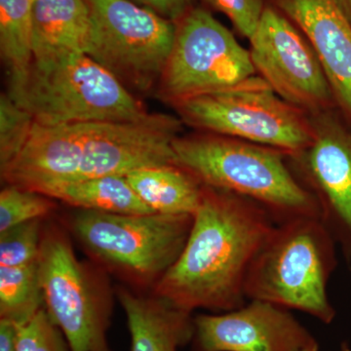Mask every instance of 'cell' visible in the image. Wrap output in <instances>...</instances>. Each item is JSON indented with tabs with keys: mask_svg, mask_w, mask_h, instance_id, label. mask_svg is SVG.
I'll return each mask as SVG.
<instances>
[{
	"mask_svg": "<svg viewBox=\"0 0 351 351\" xmlns=\"http://www.w3.org/2000/svg\"><path fill=\"white\" fill-rule=\"evenodd\" d=\"M276 225L255 201L203 186L181 255L152 294L191 313L196 309L226 313L243 306L247 274Z\"/></svg>",
	"mask_w": 351,
	"mask_h": 351,
	"instance_id": "6da1fadb",
	"label": "cell"
},
{
	"mask_svg": "<svg viewBox=\"0 0 351 351\" xmlns=\"http://www.w3.org/2000/svg\"><path fill=\"white\" fill-rule=\"evenodd\" d=\"M176 163L202 186L262 205L276 223L320 217L317 201L289 169L285 152L225 136L178 137Z\"/></svg>",
	"mask_w": 351,
	"mask_h": 351,
	"instance_id": "7a4b0ae2",
	"label": "cell"
},
{
	"mask_svg": "<svg viewBox=\"0 0 351 351\" xmlns=\"http://www.w3.org/2000/svg\"><path fill=\"white\" fill-rule=\"evenodd\" d=\"M6 93L39 125L136 121L149 114L119 80L84 53L34 58L24 73L9 77Z\"/></svg>",
	"mask_w": 351,
	"mask_h": 351,
	"instance_id": "3957f363",
	"label": "cell"
},
{
	"mask_svg": "<svg viewBox=\"0 0 351 351\" xmlns=\"http://www.w3.org/2000/svg\"><path fill=\"white\" fill-rule=\"evenodd\" d=\"M337 247L320 217L276 223L247 274V300L295 309L331 324L337 313L328 283L338 265Z\"/></svg>",
	"mask_w": 351,
	"mask_h": 351,
	"instance_id": "277c9868",
	"label": "cell"
},
{
	"mask_svg": "<svg viewBox=\"0 0 351 351\" xmlns=\"http://www.w3.org/2000/svg\"><path fill=\"white\" fill-rule=\"evenodd\" d=\"M193 221L189 215L78 209L69 228L97 262L129 283L152 289L181 255Z\"/></svg>",
	"mask_w": 351,
	"mask_h": 351,
	"instance_id": "5b68a950",
	"label": "cell"
},
{
	"mask_svg": "<svg viewBox=\"0 0 351 351\" xmlns=\"http://www.w3.org/2000/svg\"><path fill=\"white\" fill-rule=\"evenodd\" d=\"M182 121L215 135L272 147L298 156L313 140V126L262 77L177 101Z\"/></svg>",
	"mask_w": 351,
	"mask_h": 351,
	"instance_id": "8992f818",
	"label": "cell"
},
{
	"mask_svg": "<svg viewBox=\"0 0 351 351\" xmlns=\"http://www.w3.org/2000/svg\"><path fill=\"white\" fill-rule=\"evenodd\" d=\"M38 269L44 304L71 351H112V299L105 277L76 257L69 235L43 226Z\"/></svg>",
	"mask_w": 351,
	"mask_h": 351,
	"instance_id": "52a82bcc",
	"label": "cell"
},
{
	"mask_svg": "<svg viewBox=\"0 0 351 351\" xmlns=\"http://www.w3.org/2000/svg\"><path fill=\"white\" fill-rule=\"evenodd\" d=\"M92 36L86 55L131 92H149L174 45L177 25L129 0H87Z\"/></svg>",
	"mask_w": 351,
	"mask_h": 351,
	"instance_id": "ba28073f",
	"label": "cell"
},
{
	"mask_svg": "<svg viewBox=\"0 0 351 351\" xmlns=\"http://www.w3.org/2000/svg\"><path fill=\"white\" fill-rule=\"evenodd\" d=\"M174 45L158 83V93L177 101L226 89L257 73L250 50L209 11L195 6L176 23Z\"/></svg>",
	"mask_w": 351,
	"mask_h": 351,
	"instance_id": "9c48e42d",
	"label": "cell"
},
{
	"mask_svg": "<svg viewBox=\"0 0 351 351\" xmlns=\"http://www.w3.org/2000/svg\"><path fill=\"white\" fill-rule=\"evenodd\" d=\"M250 43L256 71L282 100L311 112L326 107L332 96L326 73L292 21L267 3Z\"/></svg>",
	"mask_w": 351,
	"mask_h": 351,
	"instance_id": "30bf717a",
	"label": "cell"
},
{
	"mask_svg": "<svg viewBox=\"0 0 351 351\" xmlns=\"http://www.w3.org/2000/svg\"><path fill=\"white\" fill-rule=\"evenodd\" d=\"M180 128L179 119L162 113H149L136 121L91 122L73 182L177 165L173 143Z\"/></svg>",
	"mask_w": 351,
	"mask_h": 351,
	"instance_id": "8fae6325",
	"label": "cell"
},
{
	"mask_svg": "<svg viewBox=\"0 0 351 351\" xmlns=\"http://www.w3.org/2000/svg\"><path fill=\"white\" fill-rule=\"evenodd\" d=\"M316 345L289 309L250 300L234 311L196 315L191 351H304Z\"/></svg>",
	"mask_w": 351,
	"mask_h": 351,
	"instance_id": "7c38bea8",
	"label": "cell"
},
{
	"mask_svg": "<svg viewBox=\"0 0 351 351\" xmlns=\"http://www.w3.org/2000/svg\"><path fill=\"white\" fill-rule=\"evenodd\" d=\"M313 130L311 144L295 157H302L320 218L351 265V135L332 121Z\"/></svg>",
	"mask_w": 351,
	"mask_h": 351,
	"instance_id": "4fadbf2b",
	"label": "cell"
},
{
	"mask_svg": "<svg viewBox=\"0 0 351 351\" xmlns=\"http://www.w3.org/2000/svg\"><path fill=\"white\" fill-rule=\"evenodd\" d=\"M306 36L351 119V23L338 0H267Z\"/></svg>",
	"mask_w": 351,
	"mask_h": 351,
	"instance_id": "5bb4252c",
	"label": "cell"
},
{
	"mask_svg": "<svg viewBox=\"0 0 351 351\" xmlns=\"http://www.w3.org/2000/svg\"><path fill=\"white\" fill-rule=\"evenodd\" d=\"M117 295L127 318L130 351H178L191 343L195 335L193 313L152 293L145 295L119 287Z\"/></svg>",
	"mask_w": 351,
	"mask_h": 351,
	"instance_id": "9a60e30c",
	"label": "cell"
},
{
	"mask_svg": "<svg viewBox=\"0 0 351 351\" xmlns=\"http://www.w3.org/2000/svg\"><path fill=\"white\" fill-rule=\"evenodd\" d=\"M34 58L86 54L92 36L87 0H34Z\"/></svg>",
	"mask_w": 351,
	"mask_h": 351,
	"instance_id": "2e32d148",
	"label": "cell"
},
{
	"mask_svg": "<svg viewBox=\"0 0 351 351\" xmlns=\"http://www.w3.org/2000/svg\"><path fill=\"white\" fill-rule=\"evenodd\" d=\"M125 177L154 213L193 216L199 206L202 184L179 166L143 168Z\"/></svg>",
	"mask_w": 351,
	"mask_h": 351,
	"instance_id": "e0dca14e",
	"label": "cell"
},
{
	"mask_svg": "<svg viewBox=\"0 0 351 351\" xmlns=\"http://www.w3.org/2000/svg\"><path fill=\"white\" fill-rule=\"evenodd\" d=\"M43 195L80 210L123 215L152 214L124 176H106L66 182L47 189Z\"/></svg>",
	"mask_w": 351,
	"mask_h": 351,
	"instance_id": "ac0fdd59",
	"label": "cell"
},
{
	"mask_svg": "<svg viewBox=\"0 0 351 351\" xmlns=\"http://www.w3.org/2000/svg\"><path fill=\"white\" fill-rule=\"evenodd\" d=\"M34 0H0V53L9 77L20 75L34 60Z\"/></svg>",
	"mask_w": 351,
	"mask_h": 351,
	"instance_id": "d6986e66",
	"label": "cell"
},
{
	"mask_svg": "<svg viewBox=\"0 0 351 351\" xmlns=\"http://www.w3.org/2000/svg\"><path fill=\"white\" fill-rule=\"evenodd\" d=\"M44 306L38 263L0 267V319L24 327Z\"/></svg>",
	"mask_w": 351,
	"mask_h": 351,
	"instance_id": "ffe728a7",
	"label": "cell"
},
{
	"mask_svg": "<svg viewBox=\"0 0 351 351\" xmlns=\"http://www.w3.org/2000/svg\"><path fill=\"white\" fill-rule=\"evenodd\" d=\"M51 199L32 189L6 186L0 193V232L49 216L56 208Z\"/></svg>",
	"mask_w": 351,
	"mask_h": 351,
	"instance_id": "44dd1931",
	"label": "cell"
},
{
	"mask_svg": "<svg viewBox=\"0 0 351 351\" xmlns=\"http://www.w3.org/2000/svg\"><path fill=\"white\" fill-rule=\"evenodd\" d=\"M34 119L7 93L0 96V171L24 149L34 128Z\"/></svg>",
	"mask_w": 351,
	"mask_h": 351,
	"instance_id": "7402d4cb",
	"label": "cell"
},
{
	"mask_svg": "<svg viewBox=\"0 0 351 351\" xmlns=\"http://www.w3.org/2000/svg\"><path fill=\"white\" fill-rule=\"evenodd\" d=\"M43 232V219H36L0 232V267L38 263Z\"/></svg>",
	"mask_w": 351,
	"mask_h": 351,
	"instance_id": "603a6c76",
	"label": "cell"
},
{
	"mask_svg": "<svg viewBox=\"0 0 351 351\" xmlns=\"http://www.w3.org/2000/svg\"><path fill=\"white\" fill-rule=\"evenodd\" d=\"M16 351H71V348L44 306L21 329Z\"/></svg>",
	"mask_w": 351,
	"mask_h": 351,
	"instance_id": "cb8c5ba5",
	"label": "cell"
},
{
	"mask_svg": "<svg viewBox=\"0 0 351 351\" xmlns=\"http://www.w3.org/2000/svg\"><path fill=\"white\" fill-rule=\"evenodd\" d=\"M214 10L225 14L233 27L250 40L262 19L265 0H203Z\"/></svg>",
	"mask_w": 351,
	"mask_h": 351,
	"instance_id": "d4e9b609",
	"label": "cell"
},
{
	"mask_svg": "<svg viewBox=\"0 0 351 351\" xmlns=\"http://www.w3.org/2000/svg\"><path fill=\"white\" fill-rule=\"evenodd\" d=\"M156 13L164 19L177 23L195 8L196 0H129Z\"/></svg>",
	"mask_w": 351,
	"mask_h": 351,
	"instance_id": "484cf974",
	"label": "cell"
},
{
	"mask_svg": "<svg viewBox=\"0 0 351 351\" xmlns=\"http://www.w3.org/2000/svg\"><path fill=\"white\" fill-rule=\"evenodd\" d=\"M22 328L11 321L0 319V351L17 350Z\"/></svg>",
	"mask_w": 351,
	"mask_h": 351,
	"instance_id": "4316f807",
	"label": "cell"
},
{
	"mask_svg": "<svg viewBox=\"0 0 351 351\" xmlns=\"http://www.w3.org/2000/svg\"><path fill=\"white\" fill-rule=\"evenodd\" d=\"M339 6L343 9L348 19L351 23V0H338Z\"/></svg>",
	"mask_w": 351,
	"mask_h": 351,
	"instance_id": "83f0119b",
	"label": "cell"
},
{
	"mask_svg": "<svg viewBox=\"0 0 351 351\" xmlns=\"http://www.w3.org/2000/svg\"><path fill=\"white\" fill-rule=\"evenodd\" d=\"M339 351H351V348L346 343H343L341 346V350Z\"/></svg>",
	"mask_w": 351,
	"mask_h": 351,
	"instance_id": "f1b7e54d",
	"label": "cell"
},
{
	"mask_svg": "<svg viewBox=\"0 0 351 351\" xmlns=\"http://www.w3.org/2000/svg\"><path fill=\"white\" fill-rule=\"evenodd\" d=\"M304 351H319V346L316 345L313 346V348H307V350Z\"/></svg>",
	"mask_w": 351,
	"mask_h": 351,
	"instance_id": "f546056e",
	"label": "cell"
}]
</instances>
